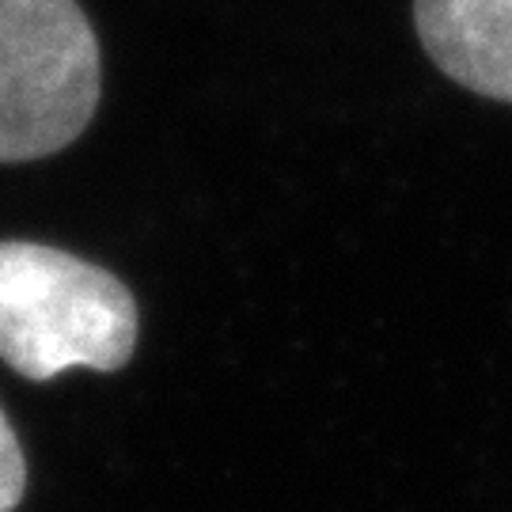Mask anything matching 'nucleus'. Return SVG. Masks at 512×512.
Wrapping results in <instances>:
<instances>
[{
	"label": "nucleus",
	"instance_id": "obj_1",
	"mask_svg": "<svg viewBox=\"0 0 512 512\" xmlns=\"http://www.w3.org/2000/svg\"><path fill=\"white\" fill-rule=\"evenodd\" d=\"M137 346V304L103 266L46 243H0V357L46 384L69 368L114 372Z\"/></svg>",
	"mask_w": 512,
	"mask_h": 512
},
{
	"label": "nucleus",
	"instance_id": "obj_2",
	"mask_svg": "<svg viewBox=\"0 0 512 512\" xmlns=\"http://www.w3.org/2000/svg\"><path fill=\"white\" fill-rule=\"evenodd\" d=\"M99 103V42L76 0H0V164L69 148Z\"/></svg>",
	"mask_w": 512,
	"mask_h": 512
},
{
	"label": "nucleus",
	"instance_id": "obj_3",
	"mask_svg": "<svg viewBox=\"0 0 512 512\" xmlns=\"http://www.w3.org/2000/svg\"><path fill=\"white\" fill-rule=\"evenodd\" d=\"M414 19L440 73L512 103V0H414Z\"/></svg>",
	"mask_w": 512,
	"mask_h": 512
},
{
	"label": "nucleus",
	"instance_id": "obj_4",
	"mask_svg": "<svg viewBox=\"0 0 512 512\" xmlns=\"http://www.w3.org/2000/svg\"><path fill=\"white\" fill-rule=\"evenodd\" d=\"M27 486V463H23V448H19L12 425L0 410V512H12L23 497Z\"/></svg>",
	"mask_w": 512,
	"mask_h": 512
}]
</instances>
